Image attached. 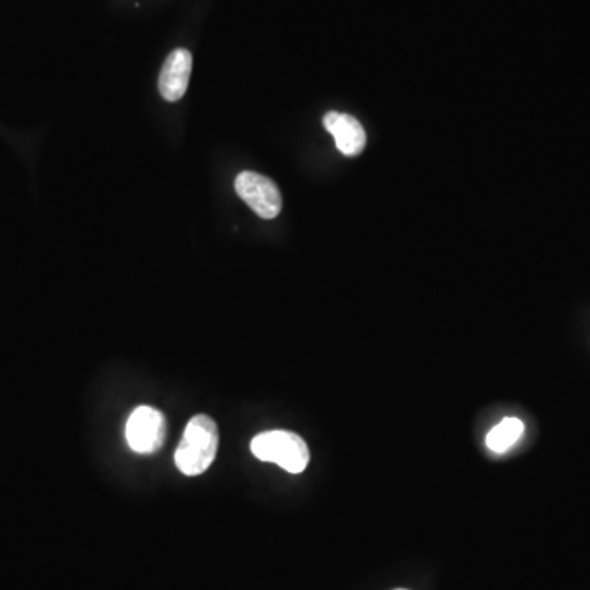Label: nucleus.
Segmentation results:
<instances>
[{
	"mask_svg": "<svg viewBox=\"0 0 590 590\" xmlns=\"http://www.w3.org/2000/svg\"><path fill=\"white\" fill-rule=\"evenodd\" d=\"M217 423L209 415H196L187 423L181 443L176 450V466L186 476H200L212 466L217 456Z\"/></svg>",
	"mask_w": 590,
	"mask_h": 590,
	"instance_id": "nucleus-1",
	"label": "nucleus"
},
{
	"mask_svg": "<svg viewBox=\"0 0 590 590\" xmlns=\"http://www.w3.org/2000/svg\"><path fill=\"white\" fill-rule=\"evenodd\" d=\"M166 430L168 427L163 413L148 405H141L128 418V445L135 453H156L166 440Z\"/></svg>",
	"mask_w": 590,
	"mask_h": 590,
	"instance_id": "nucleus-3",
	"label": "nucleus"
},
{
	"mask_svg": "<svg viewBox=\"0 0 590 590\" xmlns=\"http://www.w3.org/2000/svg\"><path fill=\"white\" fill-rule=\"evenodd\" d=\"M523 425L522 420L518 418H505L497 427L492 428L486 438V445L494 453H505L509 451L520 438H522Z\"/></svg>",
	"mask_w": 590,
	"mask_h": 590,
	"instance_id": "nucleus-7",
	"label": "nucleus"
},
{
	"mask_svg": "<svg viewBox=\"0 0 590 590\" xmlns=\"http://www.w3.org/2000/svg\"><path fill=\"white\" fill-rule=\"evenodd\" d=\"M327 132L335 138L336 148L345 156H358L366 146L363 125L351 115L330 112L323 118Z\"/></svg>",
	"mask_w": 590,
	"mask_h": 590,
	"instance_id": "nucleus-6",
	"label": "nucleus"
},
{
	"mask_svg": "<svg viewBox=\"0 0 590 590\" xmlns=\"http://www.w3.org/2000/svg\"><path fill=\"white\" fill-rule=\"evenodd\" d=\"M251 453L291 474L304 471L310 459L309 446L304 438L287 430L259 433L251 441Z\"/></svg>",
	"mask_w": 590,
	"mask_h": 590,
	"instance_id": "nucleus-2",
	"label": "nucleus"
},
{
	"mask_svg": "<svg viewBox=\"0 0 590 590\" xmlns=\"http://www.w3.org/2000/svg\"><path fill=\"white\" fill-rule=\"evenodd\" d=\"M235 189L238 196L250 205V209L264 220H273L281 214V192L269 177L245 171L236 177Z\"/></svg>",
	"mask_w": 590,
	"mask_h": 590,
	"instance_id": "nucleus-4",
	"label": "nucleus"
},
{
	"mask_svg": "<svg viewBox=\"0 0 590 590\" xmlns=\"http://www.w3.org/2000/svg\"><path fill=\"white\" fill-rule=\"evenodd\" d=\"M192 73L191 51L179 48L174 50L164 61L159 74V92L164 100L177 102L186 96L187 86Z\"/></svg>",
	"mask_w": 590,
	"mask_h": 590,
	"instance_id": "nucleus-5",
	"label": "nucleus"
}]
</instances>
